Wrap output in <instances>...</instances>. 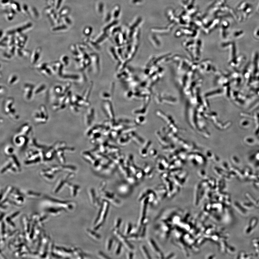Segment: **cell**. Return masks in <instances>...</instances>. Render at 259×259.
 I'll list each match as a JSON object with an SVG mask.
<instances>
[{
    "mask_svg": "<svg viewBox=\"0 0 259 259\" xmlns=\"http://www.w3.org/2000/svg\"><path fill=\"white\" fill-rule=\"evenodd\" d=\"M53 251L63 258H70L73 256V251L71 248H67L63 247L55 246L53 247Z\"/></svg>",
    "mask_w": 259,
    "mask_h": 259,
    "instance_id": "13",
    "label": "cell"
},
{
    "mask_svg": "<svg viewBox=\"0 0 259 259\" xmlns=\"http://www.w3.org/2000/svg\"><path fill=\"white\" fill-rule=\"evenodd\" d=\"M44 213L48 214L50 216L57 217L61 215L64 212H66L64 209L57 207L49 205L44 209Z\"/></svg>",
    "mask_w": 259,
    "mask_h": 259,
    "instance_id": "15",
    "label": "cell"
},
{
    "mask_svg": "<svg viewBox=\"0 0 259 259\" xmlns=\"http://www.w3.org/2000/svg\"><path fill=\"white\" fill-rule=\"evenodd\" d=\"M100 194L101 197L104 200H106L116 206H118L120 204V201L116 198L113 194L104 191Z\"/></svg>",
    "mask_w": 259,
    "mask_h": 259,
    "instance_id": "16",
    "label": "cell"
},
{
    "mask_svg": "<svg viewBox=\"0 0 259 259\" xmlns=\"http://www.w3.org/2000/svg\"><path fill=\"white\" fill-rule=\"evenodd\" d=\"M133 225L130 222L127 223L125 228L124 234L125 235L128 236L130 234L133 230Z\"/></svg>",
    "mask_w": 259,
    "mask_h": 259,
    "instance_id": "37",
    "label": "cell"
},
{
    "mask_svg": "<svg viewBox=\"0 0 259 259\" xmlns=\"http://www.w3.org/2000/svg\"><path fill=\"white\" fill-rule=\"evenodd\" d=\"M40 174L42 178L48 182H51L54 180L56 175L50 168L42 169Z\"/></svg>",
    "mask_w": 259,
    "mask_h": 259,
    "instance_id": "19",
    "label": "cell"
},
{
    "mask_svg": "<svg viewBox=\"0 0 259 259\" xmlns=\"http://www.w3.org/2000/svg\"><path fill=\"white\" fill-rule=\"evenodd\" d=\"M33 86L32 85L26 84L25 87H24L25 88H24V90H25L24 95H25L26 99H27L29 100L30 99L31 95H32L31 94L32 93V89L33 88Z\"/></svg>",
    "mask_w": 259,
    "mask_h": 259,
    "instance_id": "32",
    "label": "cell"
},
{
    "mask_svg": "<svg viewBox=\"0 0 259 259\" xmlns=\"http://www.w3.org/2000/svg\"><path fill=\"white\" fill-rule=\"evenodd\" d=\"M53 146L55 149V156H57L61 164H65L66 162L65 152L66 151L72 152L74 151V149L68 147L67 146L66 143L63 142H57Z\"/></svg>",
    "mask_w": 259,
    "mask_h": 259,
    "instance_id": "3",
    "label": "cell"
},
{
    "mask_svg": "<svg viewBox=\"0 0 259 259\" xmlns=\"http://www.w3.org/2000/svg\"><path fill=\"white\" fill-rule=\"evenodd\" d=\"M13 143L17 147L21 149L25 148L29 144L30 139L28 136L17 133L13 138Z\"/></svg>",
    "mask_w": 259,
    "mask_h": 259,
    "instance_id": "11",
    "label": "cell"
},
{
    "mask_svg": "<svg viewBox=\"0 0 259 259\" xmlns=\"http://www.w3.org/2000/svg\"><path fill=\"white\" fill-rule=\"evenodd\" d=\"M41 72L43 73L44 75L46 76H50L52 74V72L51 71L50 68H45L42 69L41 71Z\"/></svg>",
    "mask_w": 259,
    "mask_h": 259,
    "instance_id": "49",
    "label": "cell"
},
{
    "mask_svg": "<svg viewBox=\"0 0 259 259\" xmlns=\"http://www.w3.org/2000/svg\"><path fill=\"white\" fill-rule=\"evenodd\" d=\"M6 215V213L4 212H1V221L3 220L4 217Z\"/></svg>",
    "mask_w": 259,
    "mask_h": 259,
    "instance_id": "55",
    "label": "cell"
},
{
    "mask_svg": "<svg viewBox=\"0 0 259 259\" xmlns=\"http://www.w3.org/2000/svg\"><path fill=\"white\" fill-rule=\"evenodd\" d=\"M148 198L145 199L144 201L143 202L142 204L141 211L140 217L139 222H138V224H139V226L140 227L142 226L143 224L145 217H146L147 204L148 203Z\"/></svg>",
    "mask_w": 259,
    "mask_h": 259,
    "instance_id": "20",
    "label": "cell"
},
{
    "mask_svg": "<svg viewBox=\"0 0 259 259\" xmlns=\"http://www.w3.org/2000/svg\"><path fill=\"white\" fill-rule=\"evenodd\" d=\"M33 24L32 22H26L23 24H19L14 27L8 29L6 32L5 33L8 35H16L22 34L24 32H26L32 29Z\"/></svg>",
    "mask_w": 259,
    "mask_h": 259,
    "instance_id": "5",
    "label": "cell"
},
{
    "mask_svg": "<svg viewBox=\"0 0 259 259\" xmlns=\"http://www.w3.org/2000/svg\"><path fill=\"white\" fill-rule=\"evenodd\" d=\"M70 12V9L68 7L65 6L60 9L59 12H58V15L61 19V18L67 16Z\"/></svg>",
    "mask_w": 259,
    "mask_h": 259,
    "instance_id": "30",
    "label": "cell"
},
{
    "mask_svg": "<svg viewBox=\"0 0 259 259\" xmlns=\"http://www.w3.org/2000/svg\"><path fill=\"white\" fill-rule=\"evenodd\" d=\"M26 198L32 199H35L40 198L42 196L41 193L36 192L32 191H28L25 193H24Z\"/></svg>",
    "mask_w": 259,
    "mask_h": 259,
    "instance_id": "28",
    "label": "cell"
},
{
    "mask_svg": "<svg viewBox=\"0 0 259 259\" xmlns=\"http://www.w3.org/2000/svg\"><path fill=\"white\" fill-rule=\"evenodd\" d=\"M21 12L26 17L30 18L29 12V6L25 4H22L21 6Z\"/></svg>",
    "mask_w": 259,
    "mask_h": 259,
    "instance_id": "34",
    "label": "cell"
},
{
    "mask_svg": "<svg viewBox=\"0 0 259 259\" xmlns=\"http://www.w3.org/2000/svg\"><path fill=\"white\" fill-rule=\"evenodd\" d=\"M88 194L89 199L91 204L96 207L99 206L100 205V201L97 197L94 189L91 188L89 190Z\"/></svg>",
    "mask_w": 259,
    "mask_h": 259,
    "instance_id": "21",
    "label": "cell"
},
{
    "mask_svg": "<svg viewBox=\"0 0 259 259\" xmlns=\"http://www.w3.org/2000/svg\"><path fill=\"white\" fill-rule=\"evenodd\" d=\"M244 206L245 207L248 208H251L252 207V206L251 205L248 204H244Z\"/></svg>",
    "mask_w": 259,
    "mask_h": 259,
    "instance_id": "56",
    "label": "cell"
},
{
    "mask_svg": "<svg viewBox=\"0 0 259 259\" xmlns=\"http://www.w3.org/2000/svg\"><path fill=\"white\" fill-rule=\"evenodd\" d=\"M71 248L73 251V256L76 257L78 259H84L87 256L86 254L79 248L72 247Z\"/></svg>",
    "mask_w": 259,
    "mask_h": 259,
    "instance_id": "25",
    "label": "cell"
},
{
    "mask_svg": "<svg viewBox=\"0 0 259 259\" xmlns=\"http://www.w3.org/2000/svg\"><path fill=\"white\" fill-rule=\"evenodd\" d=\"M61 63L63 64L64 66H67L68 63V58L66 55H63L60 59Z\"/></svg>",
    "mask_w": 259,
    "mask_h": 259,
    "instance_id": "48",
    "label": "cell"
},
{
    "mask_svg": "<svg viewBox=\"0 0 259 259\" xmlns=\"http://www.w3.org/2000/svg\"><path fill=\"white\" fill-rule=\"evenodd\" d=\"M15 188L11 185L6 187L4 190L1 191V204H3L8 201L9 199L14 191Z\"/></svg>",
    "mask_w": 259,
    "mask_h": 259,
    "instance_id": "17",
    "label": "cell"
},
{
    "mask_svg": "<svg viewBox=\"0 0 259 259\" xmlns=\"http://www.w3.org/2000/svg\"><path fill=\"white\" fill-rule=\"evenodd\" d=\"M252 229V228L251 226H250L248 228V229L247 230V233H249L251 231Z\"/></svg>",
    "mask_w": 259,
    "mask_h": 259,
    "instance_id": "57",
    "label": "cell"
},
{
    "mask_svg": "<svg viewBox=\"0 0 259 259\" xmlns=\"http://www.w3.org/2000/svg\"><path fill=\"white\" fill-rule=\"evenodd\" d=\"M257 218H253L251 220V224H250V226H251L252 228H254V227H255L257 224Z\"/></svg>",
    "mask_w": 259,
    "mask_h": 259,
    "instance_id": "51",
    "label": "cell"
},
{
    "mask_svg": "<svg viewBox=\"0 0 259 259\" xmlns=\"http://www.w3.org/2000/svg\"><path fill=\"white\" fill-rule=\"evenodd\" d=\"M113 232L114 235L119 239L120 242L124 245V247L129 250V251H132L134 249V248L129 242V241L127 238L126 236L120 233L119 230L113 229Z\"/></svg>",
    "mask_w": 259,
    "mask_h": 259,
    "instance_id": "12",
    "label": "cell"
},
{
    "mask_svg": "<svg viewBox=\"0 0 259 259\" xmlns=\"http://www.w3.org/2000/svg\"><path fill=\"white\" fill-rule=\"evenodd\" d=\"M66 187L68 188L70 195L72 197H75L77 195L80 189L79 185L73 184L68 182L67 184Z\"/></svg>",
    "mask_w": 259,
    "mask_h": 259,
    "instance_id": "22",
    "label": "cell"
},
{
    "mask_svg": "<svg viewBox=\"0 0 259 259\" xmlns=\"http://www.w3.org/2000/svg\"><path fill=\"white\" fill-rule=\"evenodd\" d=\"M61 22H62V23L68 26V27L71 25L72 23V21H71L70 17H69L68 15L61 18Z\"/></svg>",
    "mask_w": 259,
    "mask_h": 259,
    "instance_id": "35",
    "label": "cell"
},
{
    "mask_svg": "<svg viewBox=\"0 0 259 259\" xmlns=\"http://www.w3.org/2000/svg\"><path fill=\"white\" fill-rule=\"evenodd\" d=\"M24 164L26 166H30L43 162V157L39 151L33 149H30L26 154Z\"/></svg>",
    "mask_w": 259,
    "mask_h": 259,
    "instance_id": "4",
    "label": "cell"
},
{
    "mask_svg": "<svg viewBox=\"0 0 259 259\" xmlns=\"http://www.w3.org/2000/svg\"><path fill=\"white\" fill-rule=\"evenodd\" d=\"M246 196L247 198H248V199L250 201H251L252 204H256V201L255 200L253 199V197L251 195H250L248 193L246 194Z\"/></svg>",
    "mask_w": 259,
    "mask_h": 259,
    "instance_id": "52",
    "label": "cell"
},
{
    "mask_svg": "<svg viewBox=\"0 0 259 259\" xmlns=\"http://www.w3.org/2000/svg\"><path fill=\"white\" fill-rule=\"evenodd\" d=\"M235 205L236 207H237L238 209L241 212H242V213H245V211L244 210V209H243V208H242V207H241L239 204H237V203H235Z\"/></svg>",
    "mask_w": 259,
    "mask_h": 259,
    "instance_id": "53",
    "label": "cell"
},
{
    "mask_svg": "<svg viewBox=\"0 0 259 259\" xmlns=\"http://www.w3.org/2000/svg\"><path fill=\"white\" fill-rule=\"evenodd\" d=\"M21 213V212L20 211H16L10 214L9 216H10L11 218L12 219V220L13 221L15 219H17Z\"/></svg>",
    "mask_w": 259,
    "mask_h": 259,
    "instance_id": "47",
    "label": "cell"
},
{
    "mask_svg": "<svg viewBox=\"0 0 259 259\" xmlns=\"http://www.w3.org/2000/svg\"><path fill=\"white\" fill-rule=\"evenodd\" d=\"M122 222V219L120 218H118L116 219L114 225V229L119 230L120 227L121 225Z\"/></svg>",
    "mask_w": 259,
    "mask_h": 259,
    "instance_id": "44",
    "label": "cell"
},
{
    "mask_svg": "<svg viewBox=\"0 0 259 259\" xmlns=\"http://www.w3.org/2000/svg\"><path fill=\"white\" fill-rule=\"evenodd\" d=\"M127 258L129 259H131L133 258L134 254L133 252H129L127 253L126 255Z\"/></svg>",
    "mask_w": 259,
    "mask_h": 259,
    "instance_id": "54",
    "label": "cell"
},
{
    "mask_svg": "<svg viewBox=\"0 0 259 259\" xmlns=\"http://www.w3.org/2000/svg\"><path fill=\"white\" fill-rule=\"evenodd\" d=\"M37 86L34 91V93L35 94L41 93L42 91L44 90L46 88V86L44 84L39 85V86Z\"/></svg>",
    "mask_w": 259,
    "mask_h": 259,
    "instance_id": "45",
    "label": "cell"
},
{
    "mask_svg": "<svg viewBox=\"0 0 259 259\" xmlns=\"http://www.w3.org/2000/svg\"><path fill=\"white\" fill-rule=\"evenodd\" d=\"M29 12L31 18L34 20H37L39 18L38 11L34 7L29 6Z\"/></svg>",
    "mask_w": 259,
    "mask_h": 259,
    "instance_id": "26",
    "label": "cell"
},
{
    "mask_svg": "<svg viewBox=\"0 0 259 259\" xmlns=\"http://www.w3.org/2000/svg\"><path fill=\"white\" fill-rule=\"evenodd\" d=\"M13 99L12 98L8 99L6 103L4 106V110L6 113L13 120H17L19 119V116L16 114L15 109L12 108Z\"/></svg>",
    "mask_w": 259,
    "mask_h": 259,
    "instance_id": "14",
    "label": "cell"
},
{
    "mask_svg": "<svg viewBox=\"0 0 259 259\" xmlns=\"http://www.w3.org/2000/svg\"><path fill=\"white\" fill-rule=\"evenodd\" d=\"M18 79V77L16 75H11L8 78V84L10 85L14 84L15 82L17 81Z\"/></svg>",
    "mask_w": 259,
    "mask_h": 259,
    "instance_id": "39",
    "label": "cell"
},
{
    "mask_svg": "<svg viewBox=\"0 0 259 259\" xmlns=\"http://www.w3.org/2000/svg\"><path fill=\"white\" fill-rule=\"evenodd\" d=\"M13 0H1V5L3 7H9Z\"/></svg>",
    "mask_w": 259,
    "mask_h": 259,
    "instance_id": "46",
    "label": "cell"
},
{
    "mask_svg": "<svg viewBox=\"0 0 259 259\" xmlns=\"http://www.w3.org/2000/svg\"><path fill=\"white\" fill-rule=\"evenodd\" d=\"M113 240L112 238H109L107 240L106 244V248L107 251H109L112 248L113 244Z\"/></svg>",
    "mask_w": 259,
    "mask_h": 259,
    "instance_id": "40",
    "label": "cell"
},
{
    "mask_svg": "<svg viewBox=\"0 0 259 259\" xmlns=\"http://www.w3.org/2000/svg\"><path fill=\"white\" fill-rule=\"evenodd\" d=\"M44 199L49 204H51L50 205L61 208L66 212L72 211L74 209L75 203L72 201L62 200L48 196H45Z\"/></svg>",
    "mask_w": 259,
    "mask_h": 259,
    "instance_id": "2",
    "label": "cell"
},
{
    "mask_svg": "<svg viewBox=\"0 0 259 259\" xmlns=\"http://www.w3.org/2000/svg\"><path fill=\"white\" fill-rule=\"evenodd\" d=\"M140 249L143 255L145 258H151L150 256L149 255L148 252L147 251L146 247L143 246V245H142V246H141Z\"/></svg>",
    "mask_w": 259,
    "mask_h": 259,
    "instance_id": "41",
    "label": "cell"
},
{
    "mask_svg": "<svg viewBox=\"0 0 259 259\" xmlns=\"http://www.w3.org/2000/svg\"><path fill=\"white\" fill-rule=\"evenodd\" d=\"M33 118L35 121L38 124L46 123L48 120L49 116L46 107L44 106L40 107L39 110L36 112Z\"/></svg>",
    "mask_w": 259,
    "mask_h": 259,
    "instance_id": "9",
    "label": "cell"
},
{
    "mask_svg": "<svg viewBox=\"0 0 259 259\" xmlns=\"http://www.w3.org/2000/svg\"><path fill=\"white\" fill-rule=\"evenodd\" d=\"M70 173L66 174L58 180L53 189V193L55 194L59 193L64 187H66L67 183L74 177V174Z\"/></svg>",
    "mask_w": 259,
    "mask_h": 259,
    "instance_id": "6",
    "label": "cell"
},
{
    "mask_svg": "<svg viewBox=\"0 0 259 259\" xmlns=\"http://www.w3.org/2000/svg\"><path fill=\"white\" fill-rule=\"evenodd\" d=\"M3 220L4 222H5L7 226L11 228V229H15V222L12 220V219L11 218L9 215L6 216L5 217H4Z\"/></svg>",
    "mask_w": 259,
    "mask_h": 259,
    "instance_id": "31",
    "label": "cell"
},
{
    "mask_svg": "<svg viewBox=\"0 0 259 259\" xmlns=\"http://www.w3.org/2000/svg\"><path fill=\"white\" fill-rule=\"evenodd\" d=\"M41 51V47H38L33 50L31 58V61L32 64H34L39 59Z\"/></svg>",
    "mask_w": 259,
    "mask_h": 259,
    "instance_id": "27",
    "label": "cell"
},
{
    "mask_svg": "<svg viewBox=\"0 0 259 259\" xmlns=\"http://www.w3.org/2000/svg\"><path fill=\"white\" fill-rule=\"evenodd\" d=\"M32 130V127L29 124L26 123L22 125L18 133L20 134L29 136Z\"/></svg>",
    "mask_w": 259,
    "mask_h": 259,
    "instance_id": "23",
    "label": "cell"
},
{
    "mask_svg": "<svg viewBox=\"0 0 259 259\" xmlns=\"http://www.w3.org/2000/svg\"><path fill=\"white\" fill-rule=\"evenodd\" d=\"M257 204L258 205H259V201L257 203Z\"/></svg>",
    "mask_w": 259,
    "mask_h": 259,
    "instance_id": "58",
    "label": "cell"
},
{
    "mask_svg": "<svg viewBox=\"0 0 259 259\" xmlns=\"http://www.w3.org/2000/svg\"><path fill=\"white\" fill-rule=\"evenodd\" d=\"M126 237L129 241H136L141 239L140 236L135 234H130L129 235L127 236Z\"/></svg>",
    "mask_w": 259,
    "mask_h": 259,
    "instance_id": "36",
    "label": "cell"
},
{
    "mask_svg": "<svg viewBox=\"0 0 259 259\" xmlns=\"http://www.w3.org/2000/svg\"><path fill=\"white\" fill-rule=\"evenodd\" d=\"M14 149H13L12 146H7L5 149H4V153L8 157L13 155V153H14Z\"/></svg>",
    "mask_w": 259,
    "mask_h": 259,
    "instance_id": "38",
    "label": "cell"
},
{
    "mask_svg": "<svg viewBox=\"0 0 259 259\" xmlns=\"http://www.w3.org/2000/svg\"><path fill=\"white\" fill-rule=\"evenodd\" d=\"M68 26L65 25L63 24L60 23L57 25L53 26L50 28V31L54 33H63L66 32L68 29Z\"/></svg>",
    "mask_w": 259,
    "mask_h": 259,
    "instance_id": "24",
    "label": "cell"
},
{
    "mask_svg": "<svg viewBox=\"0 0 259 259\" xmlns=\"http://www.w3.org/2000/svg\"><path fill=\"white\" fill-rule=\"evenodd\" d=\"M123 245L120 242L117 243L115 248V253L116 255H119L122 251Z\"/></svg>",
    "mask_w": 259,
    "mask_h": 259,
    "instance_id": "42",
    "label": "cell"
},
{
    "mask_svg": "<svg viewBox=\"0 0 259 259\" xmlns=\"http://www.w3.org/2000/svg\"><path fill=\"white\" fill-rule=\"evenodd\" d=\"M25 198L24 193L21 192L18 189L15 188L9 199V201L11 205L15 207H21L24 202Z\"/></svg>",
    "mask_w": 259,
    "mask_h": 259,
    "instance_id": "7",
    "label": "cell"
},
{
    "mask_svg": "<svg viewBox=\"0 0 259 259\" xmlns=\"http://www.w3.org/2000/svg\"><path fill=\"white\" fill-rule=\"evenodd\" d=\"M57 11L53 6L49 5L44 9L45 13L50 20L53 26L57 25L61 22V19Z\"/></svg>",
    "mask_w": 259,
    "mask_h": 259,
    "instance_id": "8",
    "label": "cell"
},
{
    "mask_svg": "<svg viewBox=\"0 0 259 259\" xmlns=\"http://www.w3.org/2000/svg\"><path fill=\"white\" fill-rule=\"evenodd\" d=\"M109 208V202L105 200L103 202L94 222V230H97L101 227L105 222Z\"/></svg>",
    "mask_w": 259,
    "mask_h": 259,
    "instance_id": "1",
    "label": "cell"
},
{
    "mask_svg": "<svg viewBox=\"0 0 259 259\" xmlns=\"http://www.w3.org/2000/svg\"><path fill=\"white\" fill-rule=\"evenodd\" d=\"M1 170V173L3 174L7 172L13 173H18L12 161L9 158L7 161L2 167Z\"/></svg>",
    "mask_w": 259,
    "mask_h": 259,
    "instance_id": "18",
    "label": "cell"
},
{
    "mask_svg": "<svg viewBox=\"0 0 259 259\" xmlns=\"http://www.w3.org/2000/svg\"><path fill=\"white\" fill-rule=\"evenodd\" d=\"M64 0H54V3L53 4V6L56 11H58L60 9L62 2Z\"/></svg>",
    "mask_w": 259,
    "mask_h": 259,
    "instance_id": "43",
    "label": "cell"
},
{
    "mask_svg": "<svg viewBox=\"0 0 259 259\" xmlns=\"http://www.w3.org/2000/svg\"><path fill=\"white\" fill-rule=\"evenodd\" d=\"M86 232L87 234L90 238L96 240H98L100 239L101 238V236L99 234H97V233L93 230L90 229H87L86 230Z\"/></svg>",
    "mask_w": 259,
    "mask_h": 259,
    "instance_id": "29",
    "label": "cell"
},
{
    "mask_svg": "<svg viewBox=\"0 0 259 259\" xmlns=\"http://www.w3.org/2000/svg\"><path fill=\"white\" fill-rule=\"evenodd\" d=\"M21 223L23 229V233L27 242L29 243V236L32 228V222L27 216L24 215L21 218Z\"/></svg>",
    "mask_w": 259,
    "mask_h": 259,
    "instance_id": "10",
    "label": "cell"
},
{
    "mask_svg": "<svg viewBox=\"0 0 259 259\" xmlns=\"http://www.w3.org/2000/svg\"><path fill=\"white\" fill-rule=\"evenodd\" d=\"M98 256L100 258L102 259L110 258L102 251H99L98 252Z\"/></svg>",
    "mask_w": 259,
    "mask_h": 259,
    "instance_id": "50",
    "label": "cell"
},
{
    "mask_svg": "<svg viewBox=\"0 0 259 259\" xmlns=\"http://www.w3.org/2000/svg\"><path fill=\"white\" fill-rule=\"evenodd\" d=\"M9 7L15 13L21 12V6L16 2L13 1Z\"/></svg>",
    "mask_w": 259,
    "mask_h": 259,
    "instance_id": "33",
    "label": "cell"
}]
</instances>
